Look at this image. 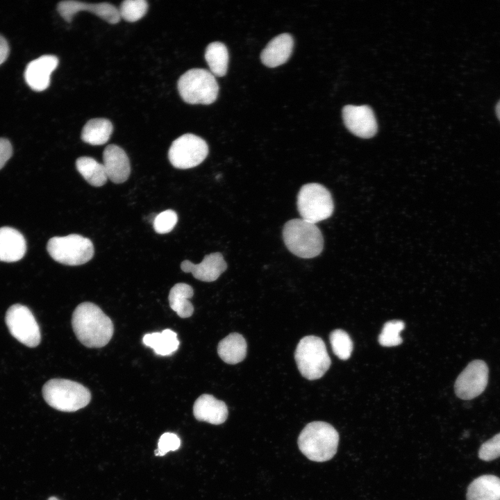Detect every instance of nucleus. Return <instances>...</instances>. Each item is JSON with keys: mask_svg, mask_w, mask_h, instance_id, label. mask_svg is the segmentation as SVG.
Returning <instances> with one entry per match:
<instances>
[{"mask_svg": "<svg viewBox=\"0 0 500 500\" xmlns=\"http://www.w3.org/2000/svg\"><path fill=\"white\" fill-rule=\"evenodd\" d=\"M12 154V147L10 141L0 138V169L5 165Z\"/></svg>", "mask_w": 500, "mask_h": 500, "instance_id": "473e14b6", "label": "nucleus"}, {"mask_svg": "<svg viewBox=\"0 0 500 500\" xmlns=\"http://www.w3.org/2000/svg\"><path fill=\"white\" fill-rule=\"evenodd\" d=\"M478 457L490 461L500 457V433L483 443L478 451Z\"/></svg>", "mask_w": 500, "mask_h": 500, "instance_id": "7c9ffc66", "label": "nucleus"}, {"mask_svg": "<svg viewBox=\"0 0 500 500\" xmlns=\"http://www.w3.org/2000/svg\"><path fill=\"white\" fill-rule=\"evenodd\" d=\"M72 326L77 339L89 348L106 346L114 332L111 319L91 302L81 303L76 306L72 314Z\"/></svg>", "mask_w": 500, "mask_h": 500, "instance_id": "f257e3e1", "label": "nucleus"}, {"mask_svg": "<svg viewBox=\"0 0 500 500\" xmlns=\"http://www.w3.org/2000/svg\"><path fill=\"white\" fill-rule=\"evenodd\" d=\"M342 117L347 128L358 137L369 138L377 132L374 113L368 106L347 105L342 110Z\"/></svg>", "mask_w": 500, "mask_h": 500, "instance_id": "f8f14e48", "label": "nucleus"}, {"mask_svg": "<svg viewBox=\"0 0 500 500\" xmlns=\"http://www.w3.org/2000/svg\"><path fill=\"white\" fill-rule=\"evenodd\" d=\"M496 113H497V115L499 119L500 120V101L497 104Z\"/></svg>", "mask_w": 500, "mask_h": 500, "instance_id": "f704fd0d", "label": "nucleus"}, {"mask_svg": "<svg viewBox=\"0 0 500 500\" xmlns=\"http://www.w3.org/2000/svg\"><path fill=\"white\" fill-rule=\"evenodd\" d=\"M329 340L333 352L336 356L343 360L350 358L353 350V342L346 331L335 329L331 333Z\"/></svg>", "mask_w": 500, "mask_h": 500, "instance_id": "bb28decb", "label": "nucleus"}, {"mask_svg": "<svg viewBox=\"0 0 500 500\" xmlns=\"http://www.w3.org/2000/svg\"><path fill=\"white\" fill-rule=\"evenodd\" d=\"M247 348V342L244 337L240 333H232L219 342L217 353L224 362L235 365L245 358Z\"/></svg>", "mask_w": 500, "mask_h": 500, "instance_id": "412c9836", "label": "nucleus"}, {"mask_svg": "<svg viewBox=\"0 0 500 500\" xmlns=\"http://www.w3.org/2000/svg\"><path fill=\"white\" fill-rule=\"evenodd\" d=\"M181 446V440L173 433H165L159 438L156 456H164L169 451L177 450Z\"/></svg>", "mask_w": 500, "mask_h": 500, "instance_id": "2f4dec72", "label": "nucleus"}, {"mask_svg": "<svg viewBox=\"0 0 500 500\" xmlns=\"http://www.w3.org/2000/svg\"><path fill=\"white\" fill-rule=\"evenodd\" d=\"M297 442L301 452L309 460L325 462L331 460L336 453L339 434L327 422H312L301 431Z\"/></svg>", "mask_w": 500, "mask_h": 500, "instance_id": "f03ea898", "label": "nucleus"}, {"mask_svg": "<svg viewBox=\"0 0 500 500\" xmlns=\"http://www.w3.org/2000/svg\"><path fill=\"white\" fill-rule=\"evenodd\" d=\"M47 249L54 260L71 266L85 264L94 255L91 240L77 234L53 237L48 241Z\"/></svg>", "mask_w": 500, "mask_h": 500, "instance_id": "0eeeda50", "label": "nucleus"}, {"mask_svg": "<svg viewBox=\"0 0 500 500\" xmlns=\"http://www.w3.org/2000/svg\"><path fill=\"white\" fill-rule=\"evenodd\" d=\"M405 324L401 320L387 322L378 335V342L383 347H395L402 342L400 333L404 328Z\"/></svg>", "mask_w": 500, "mask_h": 500, "instance_id": "cd10ccee", "label": "nucleus"}, {"mask_svg": "<svg viewBox=\"0 0 500 500\" xmlns=\"http://www.w3.org/2000/svg\"><path fill=\"white\" fill-rule=\"evenodd\" d=\"M177 86L182 99L190 104H210L219 92L215 76L204 69L187 71L179 78Z\"/></svg>", "mask_w": 500, "mask_h": 500, "instance_id": "423d86ee", "label": "nucleus"}, {"mask_svg": "<svg viewBox=\"0 0 500 500\" xmlns=\"http://www.w3.org/2000/svg\"><path fill=\"white\" fill-rule=\"evenodd\" d=\"M178 221V216L175 211L167 210L156 215L153 226L156 232L160 234L170 232Z\"/></svg>", "mask_w": 500, "mask_h": 500, "instance_id": "c756f323", "label": "nucleus"}, {"mask_svg": "<svg viewBox=\"0 0 500 500\" xmlns=\"http://www.w3.org/2000/svg\"><path fill=\"white\" fill-rule=\"evenodd\" d=\"M49 500H59V499H57V498L55 497H50V498L49 499Z\"/></svg>", "mask_w": 500, "mask_h": 500, "instance_id": "c9c22d12", "label": "nucleus"}, {"mask_svg": "<svg viewBox=\"0 0 500 500\" xmlns=\"http://www.w3.org/2000/svg\"><path fill=\"white\" fill-rule=\"evenodd\" d=\"M60 16L67 22H70L75 14L87 10L92 12L109 24H115L119 22V10L108 3H88L77 1H62L57 6Z\"/></svg>", "mask_w": 500, "mask_h": 500, "instance_id": "ddd939ff", "label": "nucleus"}, {"mask_svg": "<svg viewBox=\"0 0 500 500\" xmlns=\"http://www.w3.org/2000/svg\"><path fill=\"white\" fill-rule=\"evenodd\" d=\"M45 401L52 408L62 412H75L85 407L90 401V390L83 385L68 379L53 378L42 388Z\"/></svg>", "mask_w": 500, "mask_h": 500, "instance_id": "20e7f679", "label": "nucleus"}, {"mask_svg": "<svg viewBox=\"0 0 500 500\" xmlns=\"http://www.w3.org/2000/svg\"><path fill=\"white\" fill-rule=\"evenodd\" d=\"M294 47L291 35L282 33L274 38L260 54L262 62L269 67H276L285 63L290 57Z\"/></svg>", "mask_w": 500, "mask_h": 500, "instance_id": "a211bd4d", "label": "nucleus"}, {"mask_svg": "<svg viewBox=\"0 0 500 500\" xmlns=\"http://www.w3.org/2000/svg\"><path fill=\"white\" fill-rule=\"evenodd\" d=\"M205 59L214 76L222 77L226 74L228 52L224 44L220 42L210 43L206 49Z\"/></svg>", "mask_w": 500, "mask_h": 500, "instance_id": "a878e982", "label": "nucleus"}, {"mask_svg": "<svg viewBox=\"0 0 500 500\" xmlns=\"http://www.w3.org/2000/svg\"><path fill=\"white\" fill-rule=\"evenodd\" d=\"M142 342L145 346L153 349L157 355L162 356L172 354L179 347L176 333L170 329L147 333L143 337Z\"/></svg>", "mask_w": 500, "mask_h": 500, "instance_id": "4be33fe9", "label": "nucleus"}, {"mask_svg": "<svg viewBox=\"0 0 500 500\" xmlns=\"http://www.w3.org/2000/svg\"><path fill=\"white\" fill-rule=\"evenodd\" d=\"M26 251V242L17 230L0 228V261L12 262L21 260Z\"/></svg>", "mask_w": 500, "mask_h": 500, "instance_id": "6ab92c4d", "label": "nucleus"}, {"mask_svg": "<svg viewBox=\"0 0 500 500\" xmlns=\"http://www.w3.org/2000/svg\"><path fill=\"white\" fill-rule=\"evenodd\" d=\"M208 147L201 138L191 133L176 138L168 151L170 163L178 169H189L199 165L207 157Z\"/></svg>", "mask_w": 500, "mask_h": 500, "instance_id": "1a4fd4ad", "label": "nucleus"}, {"mask_svg": "<svg viewBox=\"0 0 500 500\" xmlns=\"http://www.w3.org/2000/svg\"><path fill=\"white\" fill-rule=\"evenodd\" d=\"M112 124L107 119L94 118L89 120L83 126L81 139L92 145H102L110 139L112 133Z\"/></svg>", "mask_w": 500, "mask_h": 500, "instance_id": "b1692460", "label": "nucleus"}, {"mask_svg": "<svg viewBox=\"0 0 500 500\" xmlns=\"http://www.w3.org/2000/svg\"><path fill=\"white\" fill-rule=\"evenodd\" d=\"M294 359L302 376L310 381L323 376L331 364L324 342L315 335L305 336L300 340Z\"/></svg>", "mask_w": 500, "mask_h": 500, "instance_id": "39448f33", "label": "nucleus"}, {"mask_svg": "<svg viewBox=\"0 0 500 500\" xmlns=\"http://www.w3.org/2000/svg\"><path fill=\"white\" fill-rule=\"evenodd\" d=\"M76 167L84 179L92 186L100 187L107 181L104 165L91 157L78 158L76 161Z\"/></svg>", "mask_w": 500, "mask_h": 500, "instance_id": "393cba45", "label": "nucleus"}, {"mask_svg": "<svg viewBox=\"0 0 500 500\" xmlns=\"http://www.w3.org/2000/svg\"><path fill=\"white\" fill-rule=\"evenodd\" d=\"M103 165L108 178L115 183L125 182L131 173L128 157L124 149L116 144L108 145L103 153Z\"/></svg>", "mask_w": 500, "mask_h": 500, "instance_id": "dca6fc26", "label": "nucleus"}, {"mask_svg": "<svg viewBox=\"0 0 500 500\" xmlns=\"http://www.w3.org/2000/svg\"><path fill=\"white\" fill-rule=\"evenodd\" d=\"M283 238L288 249L302 258H312L321 253L324 240L315 224L303 219L288 221L283 228Z\"/></svg>", "mask_w": 500, "mask_h": 500, "instance_id": "7ed1b4c3", "label": "nucleus"}, {"mask_svg": "<svg viewBox=\"0 0 500 500\" xmlns=\"http://www.w3.org/2000/svg\"><path fill=\"white\" fill-rule=\"evenodd\" d=\"M58 59L53 55H43L32 61L24 71V79L33 90L41 92L50 84L51 73L56 69Z\"/></svg>", "mask_w": 500, "mask_h": 500, "instance_id": "4468645a", "label": "nucleus"}, {"mask_svg": "<svg viewBox=\"0 0 500 500\" xmlns=\"http://www.w3.org/2000/svg\"><path fill=\"white\" fill-rule=\"evenodd\" d=\"M148 9V3L144 0H125L119 7L120 17L129 22L140 19Z\"/></svg>", "mask_w": 500, "mask_h": 500, "instance_id": "c85d7f7f", "label": "nucleus"}, {"mask_svg": "<svg viewBox=\"0 0 500 500\" xmlns=\"http://www.w3.org/2000/svg\"><path fill=\"white\" fill-rule=\"evenodd\" d=\"M182 271L191 273L198 280L212 282L217 280L226 269L227 264L221 253H212L204 256L199 264L185 260L181 264Z\"/></svg>", "mask_w": 500, "mask_h": 500, "instance_id": "2eb2a0df", "label": "nucleus"}, {"mask_svg": "<svg viewBox=\"0 0 500 500\" xmlns=\"http://www.w3.org/2000/svg\"><path fill=\"white\" fill-rule=\"evenodd\" d=\"M297 205L301 219L313 224L328 218L334 209L330 192L316 183L305 184L301 188Z\"/></svg>", "mask_w": 500, "mask_h": 500, "instance_id": "6e6552de", "label": "nucleus"}, {"mask_svg": "<svg viewBox=\"0 0 500 500\" xmlns=\"http://www.w3.org/2000/svg\"><path fill=\"white\" fill-rule=\"evenodd\" d=\"M226 403L208 394H203L197 399L193 406L194 417L202 422L219 425L228 417Z\"/></svg>", "mask_w": 500, "mask_h": 500, "instance_id": "f3484780", "label": "nucleus"}, {"mask_svg": "<svg viewBox=\"0 0 500 500\" xmlns=\"http://www.w3.org/2000/svg\"><path fill=\"white\" fill-rule=\"evenodd\" d=\"M488 382V367L481 360L470 362L458 376L454 390L460 399L469 400L479 396Z\"/></svg>", "mask_w": 500, "mask_h": 500, "instance_id": "9b49d317", "label": "nucleus"}, {"mask_svg": "<svg viewBox=\"0 0 500 500\" xmlns=\"http://www.w3.org/2000/svg\"><path fill=\"white\" fill-rule=\"evenodd\" d=\"M467 500H500V478L485 474L475 478L468 486Z\"/></svg>", "mask_w": 500, "mask_h": 500, "instance_id": "aec40b11", "label": "nucleus"}, {"mask_svg": "<svg viewBox=\"0 0 500 500\" xmlns=\"http://www.w3.org/2000/svg\"><path fill=\"white\" fill-rule=\"evenodd\" d=\"M194 291L192 288L186 283L175 284L169 293V303L171 308L181 318L190 317L194 312V307L190 301Z\"/></svg>", "mask_w": 500, "mask_h": 500, "instance_id": "5701e85b", "label": "nucleus"}, {"mask_svg": "<svg viewBox=\"0 0 500 500\" xmlns=\"http://www.w3.org/2000/svg\"><path fill=\"white\" fill-rule=\"evenodd\" d=\"M6 324L10 334L23 344L35 347L40 344V327L28 307L19 303L11 306L6 314Z\"/></svg>", "mask_w": 500, "mask_h": 500, "instance_id": "9d476101", "label": "nucleus"}, {"mask_svg": "<svg viewBox=\"0 0 500 500\" xmlns=\"http://www.w3.org/2000/svg\"><path fill=\"white\" fill-rule=\"evenodd\" d=\"M10 53V47L7 40L0 35V65L7 59Z\"/></svg>", "mask_w": 500, "mask_h": 500, "instance_id": "72a5a7b5", "label": "nucleus"}]
</instances>
